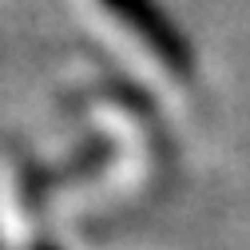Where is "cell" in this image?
Wrapping results in <instances>:
<instances>
[{
  "mask_svg": "<svg viewBox=\"0 0 250 250\" xmlns=\"http://www.w3.org/2000/svg\"><path fill=\"white\" fill-rule=\"evenodd\" d=\"M107 4H115L123 16H127V24L135 28V32L147 36V44L155 48V56H159L167 68H175V72H191L195 68L191 44L183 40V32L151 4V0H107Z\"/></svg>",
  "mask_w": 250,
  "mask_h": 250,
  "instance_id": "obj_1",
  "label": "cell"
}]
</instances>
